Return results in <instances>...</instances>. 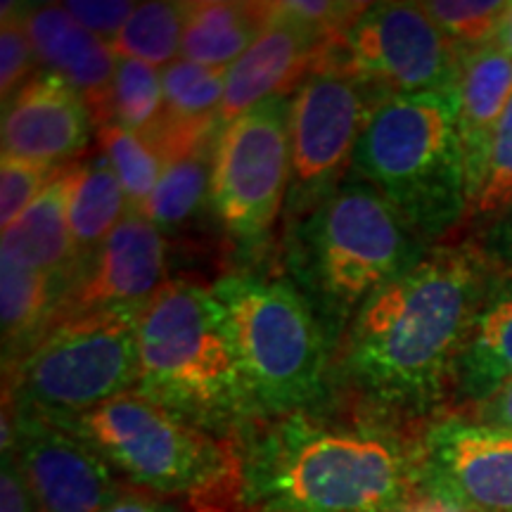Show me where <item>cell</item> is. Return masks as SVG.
Returning <instances> with one entry per match:
<instances>
[{
    "label": "cell",
    "instance_id": "cell-9",
    "mask_svg": "<svg viewBox=\"0 0 512 512\" xmlns=\"http://www.w3.org/2000/svg\"><path fill=\"white\" fill-rule=\"evenodd\" d=\"M292 98H271L221 126L209 204L223 235L242 249L264 242L290 190Z\"/></svg>",
    "mask_w": 512,
    "mask_h": 512
},
{
    "label": "cell",
    "instance_id": "cell-22",
    "mask_svg": "<svg viewBox=\"0 0 512 512\" xmlns=\"http://www.w3.org/2000/svg\"><path fill=\"white\" fill-rule=\"evenodd\" d=\"M67 287L50 275L0 254V320L3 368L8 370L53 328Z\"/></svg>",
    "mask_w": 512,
    "mask_h": 512
},
{
    "label": "cell",
    "instance_id": "cell-31",
    "mask_svg": "<svg viewBox=\"0 0 512 512\" xmlns=\"http://www.w3.org/2000/svg\"><path fill=\"white\" fill-rule=\"evenodd\" d=\"M38 57L34 43L24 29L22 10L17 3H3L0 19V95L3 105L15 95L24 83L38 74Z\"/></svg>",
    "mask_w": 512,
    "mask_h": 512
},
{
    "label": "cell",
    "instance_id": "cell-5",
    "mask_svg": "<svg viewBox=\"0 0 512 512\" xmlns=\"http://www.w3.org/2000/svg\"><path fill=\"white\" fill-rule=\"evenodd\" d=\"M351 174L373 185L422 242L456 230L467 202L456 95L384 100L358 140Z\"/></svg>",
    "mask_w": 512,
    "mask_h": 512
},
{
    "label": "cell",
    "instance_id": "cell-24",
    "mask_svg": "<svg viewBox=\"0 0 512 512\" xmlns=\"http://www.w3.org/2000/svg\"><path fill=\"white\" fill-rule=\"evenodd\" d=\"M164 124L178 128H221L219 107L226 91L223 69L176 60L162 69Z\"/></svg>",
    "mask_w": 512,
    "mask_h": 512
},
{
    "label": "cell",
    "instance_id": "cell-4",
    "mask_svg": "<svg viewBox=\"0 0 512 512\" xmlns=\"http://www.w3.org/2000/svg\"><path fill=\"white\" fill-rule=\"evenodd\" d=\"M136 392L226 441L254 420L226 320L207 287L174 278L140 306Z\"/></svg>",
    "mask_w": 512,
    "mask_h": 512
},
{
    "label": "cell",
    "instance_id": "cell-40",
    "mask_svg": "<svg viewBox=\"0 0 512 512\" xmlns=\"http://www.w3.org/2000/svg\"><path fill=\"white\" fill-rule=\"evenodd\" d=\"M494 43L503 50V53H508L512 57V3H508V10H505V15L501 19V27L496 31Z\"/></svg>",
    "mask_w": 512,
    "mask_h": 512
},
{
    "label": "cell",
    "instance_id": "cell-36",
    "mask_svg": "<svg viewBox=\"0 0 512 512\" xmlns=\"http://www.w3.org/2000/svg\"><path fill=\"white\" fill-rule=\"evenodd\" d=\"M0 512H38L31 496L27 479L19 470L17 458L3 453V470H0Z\"/></svg>",
    "mask_w": 512,
    "mask_h": 512
},
{
    "label": "cell",
    "instance_id": "cell-32",
    "mask_svg": "<svg viewBox=\"0 0 512 512\" xmlns=\"http://www.w3.org/2000/svg\"><path fill=\"white\" fill-rule=\"evenodd\" d=\"M60 166L36 164L27 159L3 157L0 162V223L10 228L36 197L48 188Z\"/></svg>",
    "mask_w": 512,
    "mask_h": 512
},
{
    "label": "cell",
    "instance_id": "cell-34",
    "mask_svg": "<svg viewBox=\"0 0 512 512\" xmlns=\"http://www.w3.org/2000/svg\"><path fill=\"white\" fill-rule=\"evenodd\" d=\"M62 5L81 27L107 43H112V38L119 34L136 10V5L121 3V0H69Z\"/></svg>",
    "mask_w": 512,
    "mask_h": 512
},
{
    "label": "cell",
    "instance_id": "cell-38",
    "mask_svg": "<svg viewBox=\"0 0 512 512\" xmlns=\"http://www.w3.org/2000/svg\"><path fill=\"white\" fill-rule=\"evenodd\" d=\"M102 512H190L178 508L176 503L164 501V498L145 494V491H126L112 505H107Z\"/></svg>",
    "mask_w": 512,
    "mask_h": 512
},
{
    "label": "cell",
    "instance_id": "cell-12",
    "mask_svg": "<svg viewBox=\"0 0 512 512\" xmlns=\"http://www.w3.org/2000/svg\"><path fill=\"white\" fill-rule=\"evenodd\" d=\"M418 491L460 512H512V434L441 418L418 437Z\"/></svg>",
    "mask_w": 512,
    "mask_h": 512
},
{
    "label": "cell",
    "instance_id": "cell-19",
    "mask_svg": "<svg viewBox=\"0 0 512 512\" xmlns=\"http://www.w3.org/2000/svg\"><path fill=\"white\" fill-rule=\"evenodd\" d=\"M74 164L57 169L53 181L36 202L10 228L3 230L0 254H8L19 264L50 275L72 290L81 275L72 226H69V192L74 181Z\"/></svg>",
    "mask_w": 512,
    "mask_h": 512
},
{
    "label": "cell",
    "instance_id": "cell-27",
    "mask_svg": "<svg viewBox=\"0 0 512 512\" xmlns=\"http://www.w3.org/2000/svg\"><path fill=\"white\" fill-rule=\"evenodd\" d=\"M95 136H98L100 152L112 164L114 174L126 192L128 209L140 211L164 174L166 164L162 157L157 155V150L145 136L128 131L114 121L100 126Z\"/></svg>",
    "mask_w": 512,
    "mask_h": 512
},
{
    "label": "cell",
    "instance_id": "cell-6",
    "mask_svg": "<svg viewBox=\"0 0 512 512\" xmlns=\"http://www.w3.org/2000/svg\"><path fill=\"white\" fill-rule=\"evenodd\" d=\"M221 306L254 418L328 403L330 335L297 285L275 275L226 273Z\"/></svg>",
    "mask_w": 512,
    "mask_h": 512
},
{
    "label": "cell",
    "instance_id": "cell-29",
    "mask_svg": "<svg viewBox=\"0 0 512 512\" xmlns=\"http://www.w3.org/2000/svg\"><path fill=\"white\" fill-rule=\"evenodd\" d=\"M164 114L162 74L150 64L119 57L112 86V121L145 136Z\"/></svg>",
    "mask_w": 512,
    "mask_h": 512
},
{
    "label": "cell",
    "instance_id": "cell-2",
    "mask_svg": "<svg viewBox=\"0 0 512 512\" xmlns=\"http://www.w3.org/2000/svg\"><path fill=\"white\" fill-rule=\"evenodd\" d=\"M498 275L475 240L432 247L344 330L342 380L384 415L430 411L453 392L467 330Z\"/></svg>",
    "mask_w": 512,
    "mask_h": 512
},
{
    "label": "cell",
    "instance_id": "cell-13",
    "mask_svg": "<svg viewBox=\"0 0 512 512\" xmlns=\"http://www.w3.org/2000/svg\"><path fill=\"white\" fill-rule=\"evenodd\" d=\"M12 425L5 453L17 458L38 512H102L126 494L117 472L74 432L15 408Z\"/></svg>",
    "mask_w": 512,
    "mask_h": 512
},
{
    "label": "cell",
    "instance_id": "cell-7",
    "mask_svg": "<svg viewBox=\"0 0 512 512\" xmlns=\"http://www.w3.org/2000/svg\"><path fill=\"white\" fill-rule=\"evenodd\" d=\"M55 425L86 441L119 479L145 494L233 505V441L200 430L136 389Z\"/></svg>",
    "mask_w": 512,
    "mask_h": 512
},
{
    "label": "cell",
    "instance_id": "cell-28",
    "mask_svg": "<svg viewBox=\"0 0 512 512\" xmlns=\"http://www.w3.org/2000/svg\"><path fill=\"white\" fill-rule=\"evenodd\" d=\"M512 207V102L505 110L503 119L486 152L482 174L467 192L465 219L482 230L496 221L503 211Z\"/></svg>",
    "mask_w": 512,
    "mask_h": 512
},
{
    "label": "cell",
    "instance_id": "cell-33",
    "mask_svg": "<svg viewBox=\"0 0 512 512\" xmlns=\"http://www.w3.org/2000/svg\"><path fill=\"white\" fill-rule=\"evenodd\" d=\"M273 5L280 15L311 29L325 41L347 34L351 24L368 8V3H337V0H287Z\"/></svg>",
    "mask_w": 512,
    "mask_h": 512
},
{
    "label": "cell",
    "instance_id": "cell-23",
    "mask_svg": "<svg viewBox=\"0 0 512 512\" xmlns=\"http://www.w3.org/2000/svg\"><path fill=\"white\" fill-rule=\"evenodd\" d=\"M126 211V192L107 157L98 152L88 159H76L72 192H69V226L79 252L81 271L107 240V235L119 226Z\"/></svg>",
    "mask_w": 512,
    "mask_h": 512
},
{
    "label": "cell",
    "instance_id": "cell-20",
    "mask_svg": "<svg viewBox=\"0 0 512 512\" xmlns=\"http://www.w3.org/2000/svg\"><path fill=\"white\" fill-rule=\"evenodd\" d=\"M512 380V278L498 275L460 349L453 392L472 406Z\"/></svg>",
    "mask_w": 512,
    "mask_h": 512
},
{
    "label": "cell",
    "instance_id": "cell-39",
    "mask_svg": "<svg viewBox=\"0 0 512 512\" xmlns=\"http://www.w3.org/2000/svg\"><path fill=\"white\" fill-rule=\"evenodd\" d=\"M399 512H460L456 508H448V505L439 503V501H432V498L418 494L415 498H411L406 505Z\"/></svg>",
    "mask_w": 512,
    "mask_h": 512
},
{
    "label": "cell",
    "instance_id": "cell-10",
    "mask_svg": "<svg viewBox=\"0 0 512 512\" xmlns=\"http://www.w3.org/2000/svg\"><path fill=\"white\" fill-rule=\"evenodd\" d=\"M387 100L347 74L313 72L292 95L287 228L302 221L351 174L354 152L377 107Z\"/></svg>",
    "mask_w": 512,
    "mask_h": 512
},
{
    "label": "cell",
    "instance_id": "cell-8",
    "mask_svg": "<svg viewBox=\"0 0 512 512\" xmlns=\"http://www.w3.org/2000/svg\"><path fill=\"white\" fill-rule=\"evenodd\" d=\"M138 311L105 309L60 320L5 370L3 399L15 411L62 422L133 392Z\"/></svg>",
    "mask_w": 512,
    "mask_h": 512
},
{
    "label": "cell",
    "instance_id": "cell-41",
    "mask_svg": "<svg viewBox=\"0 0 512 512\" xmlns=\"http://www.w3.org/2000/svg\"><path fill=\"white\" fill-rule=\"evenodd\" d=\"M190 512H228V505L219 503H192Z\"/></svg>",
    "mask_w": 512,
    "mask_h": 512
},
{
    "label": "cell",
    "instance_id": "cell-15",
    "mask_svg": "<svg viewBox=\"0 0 512 512\" xmlns=\"http://www.w3.org/2000/svg\"><path fill=\"white\" fill-rule=\"evenodd\" d=\"M98 133L86 100L62 76L38 72L3 105V157L64 166Z\"/></svg>",
    "mask_w": 512,
    "mask_h": 512
},
{
    "label": "cell",
    "instance_id": "cell-21",
    "mask_svg": "<svg viewBox=\"0 0 512 512\" xmlns=\"http://www.w3.org/2000/svg\"><path fill=\"white\" fill-rule=\"evenodd\" d=\"M271 22L268 3L200 0L185 8L181 60L202 67H233Z\"/></svg>",
    "mask_w": 512,
    "mask_h": 512
},
{
    "label": "cell",
    "instance_id": "cell-25",
    "mask_svg": "<svg viewBox=\"0 0 512 512\" xmlns=\"http://www.w3.org/2000/svg\"><path fill=\"white\" fill-rule=\"evenodd\" d=\"M185 8L188 3H140L112 38V50L117 57H128L150 64L169 67L181 53Z\"/></svg>",
    "mask_w": 512,
    "mask_h": 512
},
{
    "label": "cell",
    "instance_id": "cell-11",
    "mask_svg": "<svg viewBox=\"0 0 512 512\" xmlns=\"http://www.w3.org/2000/svg\"><path fill=\"white\" fill-rule=\"evenodd\" d=\"M460 50L420 3H373L330 50V69L387 98L456 95Z\"/></svg>",
    "mask_w": 512,
    "mask_h": 512
},
{
    "label": "cell",
    "instance_id": "cell-18",
    "mask_svg": "<svg viewBox=\"0 0 512 512\" xmlns=\"http://www.w3.org/2000/svg\"><path fill=\"white\" fill-rule=\"evenodd\" d=\"M510 102L512 57L496 43L463 50L456 83V110L467 192L482 174L498 121L503 119Z\"/></svg>",
    "mask_w": 512,
    "mask_h": 512
},
{
    "label": "cell",
    "instance_id": "cell-26",
    "mask_svg": "<svg viewBox=\"0 0 512 512\" xmlns=\"http://www.w3.org/2000/svg\"><path fill=\"white\" fill-rule=\"evenodd\" d=\"M211 166H214V147L169 164L159 178L155 192L140 211L162 233L185 226L204 200H209Z\"/></svg>",
    "mask_w": 512,
    "mask_h": 512
},
{
    "label": "cell",
    "instance_id": "cell-37",
    "mask_svg": "<svg viewBox=\"0 0 512 512\" xmlns=\"http://www.w3.org/2000/svg\"><path fill=\"white\" fill-rule=\"evenodd\" d=\"M470 420L491 430L512 434V380L503 382L496 392L475 403Z\"/></svg>",
    "mask_w": 512,
    "mask_h": 512
},
{
    "label": "cell",
    "instance_id": "cell-30",
    "mask_svg": "<svg viewBox=\"0 0 512 512\" xmlns=\"http://www.w3.org/2000/svg\"><path fill=\"white\" fill-rule=\"evenodd\" d=\"M420 5L460 50L494 43L501 19L508 10V3L503 0H477V3L472 0H463V3L432 0V3Z\"/></svg>",
    "mask_w": 512,
    "mask_h": 512
},
{
    "label": "cell",
    "instance_id": "cell-17",
    "mask_svg": "<svg viewBox=\"0 0 512 512\" xmlns=\"http://www.w3.org/2000/svg\"><path fill=\"white\" fill-rule=\"evenodd\" d=\"M36 57L86 100L95 128L112 121V86L119 57L107 41L91 34L64 5H19Z\"/></svg>",
    "mask_w": 512,
    "mask_h": 512
},
{
    "label": "cell",
    "instance_id": "cell-14",
    "mask_svg": "<svg viewBox=\"0 0 512 512\" xmlns=\"http://www.w3.org/2000/svg\"><path fill=\"white\" fill-rule=\"evenodd\" d=\"M164 233L143 211L128 209L64 294L55 323L105 309H140L169 283Z\"/></svg>",
    "mask_w": 512,
    "mask_h": 512
},
{
    "label": "cell",
    "instance_id": "cell-16",
    "mask_svg": "<svg viewBox=\"0 0 512 512\" xmlns=\"http://www.w3.org/2000/svg\"><path fill=\"white\" fill-rule=\"evenodd\" d=\"M271 5V22L252 48L226 69V91L219 107V126H226L261 102L283 98L302 86L316 69L325 38L280 15Z\"/></svg>",
    "mask_w": 512,
    "mask_h": 512
},
{
    "label": "cell",
    "instance_id": "cell-35",
    "mask_svg": "<svg viewBox=\"0 0 512 512\" xmlns=\"http://www.w3.org/2000/svg\"><path fill=\"white\" fill-rule=\"evenodd\" d=\"M475 242L498 271L512 278V207L479 230Z\"/></svg>",
    "mask_w": 512,
    "mask_h": 512
},
{
    "label": "cell",
    "instance_id": "cell-1",
    "mask_svg": "<svg viewBox=\"0 0 512 512\" xmlns=\"http://www.w3.org/2000/svg\"><path fill=\"white\" fill-rule=\"evenodd\" d=\"M233 448L240 512H399L420 494L418 439L370 406L254 418Z\"/></svg>",
    "mask_w": 512,
    "mask_h": 512
},
{
    "label": "cell",
    "instance_id": "cell-3",
    "mask_svg": "<svg viewBox=\"0 0 512 512\" xmlns=\"http://www.w3.org/2000/svg\"><path fill=\"white\" fill-rule=\"evenodd\" d=\"M287 249L294 285L328 335L347 330L375 294L427 254L392 204L354 174L287 228Z\"/></svg>",
    "mask_w": 512,
    "mask_h": 512
}]
</instances>
